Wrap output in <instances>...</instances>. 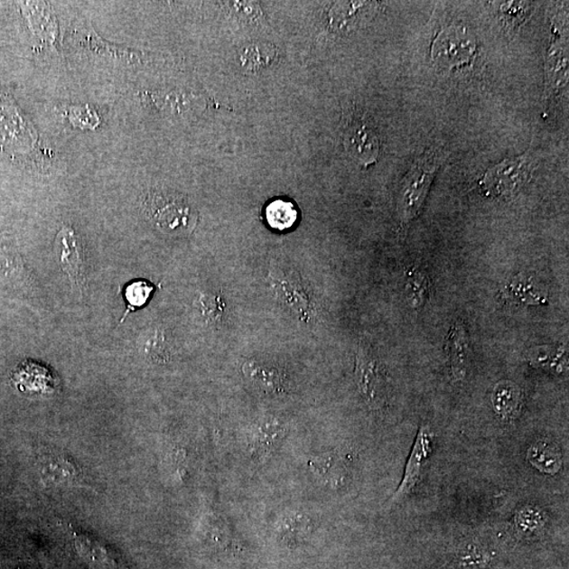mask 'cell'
Wrapping results in <instances>:
<instances>
[{"label":"cell","mask_w":569,"mask_h":569,"mask_svg":"<svg viewBox=\"0 0 569 569\" xmlns=\"http://www.w3.org/2000/svg\"><path fill=\"white\" fill-rule=\"evenodd\" d=\"M528 163L527 157L505 160L492 167L480 182V187L487 196L499 198L514 194L527 179Z\"/></svg>","instance_id":"cell-5"},{"label":"cell","mask_w":569,"mask_h":569,"mask_svg":"<svg viewBox=\"0 0 569 569\" xmlns=\"http://www.w3.org/2000/svg\"><path fill=\"white\" fill-rule=\"evenodd\" d=\"M455 563L460 569H489L492 563V555L482 543L468 541L458 548Z\"/></svg>","instance_id":"cell-19"},{"label":"cell","mask_w":569,"mask_h":569,"mask_svg":"<svg viewBox=\"0 0 569 569\" xmlns=\"http://www.w3.org/2000/svg\"><path fill=\"white\" fill-rule=\"evenodd\" d=\"M145 354L152 363H168L171 359V350L166 335L160 331L151 333L145 344Z\"/></svg>","instance_id":"cell-26"},{"label":"cell","mask_w":569,"mask_h":569,"mask_svg":"<svg viewBox=\"0 0 569 569\" xmlns=\"http://www.w3.org/2000/svg\"><path fill=\"white\" fill-rule=\"evenodd\" d=\"M405 295L409 306L419 310L425 303L429 291V278L419 266H410L405 274Z\"/></svg>","instance_id":"cell-18"},{"label":"cell","mask_w":569,"mask_h":569,"mask_svg":"<svg viewBox=\"0 0 569 569\" xmlns=\"http://www.w3.org/2000/svg\"><path fill=\"white\" fill-rule=\"evenodd\" d=\"M242 369L245 377L259 389L274 392V394H282L286 391L287 378L276 367L250 359L247 360Z\"/></svg>","instance_id":"cell-14"},{"label":"cell","mask_w":569,"mask_h":569,"mask_svg":"<svg viewBox=\"0 0 569 569\" xmlns=\"http://www.w3.org/2000/svg\"><path fill=\"white\" fill-rule=\"evenodd\" d=\"M445 155L440 151H428L417 160L402 183L398 195L397 213L403 225H408L421 212L430 187Z\"/></svg>","instance_id":"cell-1"},{"label":"cell","mask_w":569,"mask_h":569,"mask_svg":"<svg viewBox=\"0 0 569 569\" xmlns=\"http://www.w3.org/2000/svg\"><path fill=\"white\" fill-rule=\"evenodd\" d=\"M528 360L536 368L564 372L567 368V350L563 345L558 347L537 346L528 352Z\"/></svg>","instance_id":"cell-17"},{"label":"cell","mask_w":569,"mask_h":569,"mask_svg":"<svg viewBox=\"0 0 569 569\" xmlns=\"http://www.w3.org/2000/svg\"><path fill=\"white\" fill-rule=\"evenodd\" d=\"M434 433L427 425L420 427L419 434L416 435L413 452H411L405 473L398 490L391 499L392 502L400 501L413 490L420 478V472L428 455L433 451Z\"/></svg>","instance_id":"cell-8"},{"label":"cell","mask_w":569,"mask_h":569,"mask_svg":"<svg viewBox=\"0 0 569 569\" xmlns=\"http://www.w3.org/2000/svg\"><path fill=\"white\" fill-rule=\"evenodd\" d=\"M345 148L354 160L362 164L376 163L379 154L377 133L367 124H358L347 131Z\"/></svg>","instance_id":"cell-10"},{"label":"cell","mask_w":569,"mask_h":569,"mask_svg":"<svg viewBox=\"0 0 569 569\" xmlns=\"http://www.w3.org/2000/svg\"><path fill=\"white\" fill-rule=\"evenodd\" d=\"M266 219L274 229L287 230L295 224L297 210L293 202L276 200L266 208Z\"/></svg>","instance_id":"cell-21"},{"label":"cell","mask_w":569,"mask_h":569,"mask_svg":"<svg viewBox=\"0 0 569 569\" xmlns=\"http://www.w3.org/2000/svg\"><path fill=\"white\" fill-rule=\"evenodd\" d=\"M57 263L69 277L74 290L82 291L85 286L84 248L72 228L62 227L55 238Z\"/></svg>","instance_id":"cell-6"},{"label":"cell","mask_w":569,"mask_h":569,"mask_svg":"<svg viewBox=\"0 0 569 569\" xmlns=\"http://www.w3.org/2000/svg\"><path fill=\"white\" fill-rule=\"evenodd\" d=\"M446 351L454 381H463L467 376L468 367H470L471 357L470 338H468L463 322H455L449 329Z\"/></svg>","instance_id":"cell-9"},{"label":"cell","mask_w":569,"mask_h":569,"mask_svg":"<svg viewBox=\"0 0 569 569\" xmlns=\"http://www.w3.org/2000/svg\"><path fill=\"white\" fill-rule=\"evenodd\" d=\"M147 211L158 229L173 236L192 232L198 224L195 209L175 194H152L147 201Z\"/></svg>","instance_id":"cell-2"},{"label":"cell","mask_w":569,"mask_h":569,"mask_svg":"<svg viewBox=\"0 0 569 569\" xmlns=\"http://www.w3.org/2000/svg\"><path fill=\"white\" fill-rule=\"evenodd\" d=\"M356 379L360 395L372 410H382L387 406L388 379L384 367L370 350V348L359 344Z\"/></svg>","instance_id":"cell-3"},{"label":"cell","mask_w":569,"mask_h":569,"mask_svg":"<svg viewBox=\"0 0 569 569\" xmlns=\"http://www.w3.org/2000/svg\"><path fill=\"white\" fill-rule=\"evenodd\" d=\"M247 51H248V52H250L252 54L258 55V47L255 46V47L250 48V49H248ZM266 52H267V48H261V49H259V55H262V54H264ZM257 59H259V61H261V62H265L266 60H267V56H259V57L257 56ZM268 61H269V57H268Z\"/></svg>","instance_id":"cell-29"},{"label":"cell","mask_w":569,"mask_h":569,"mask_svg":"<svg viewBox=\"0 0 569 569\" xmlns=\"http://www.w3.org/2000/svg\"><path fill=\"white\" fill-rule=\"evenodd\" d=\"M40 473L46 486H79L84 480L79 464L61 453L44 454L40 460Z\"/></svg>","instance_id":"cell-7"},{"label":"cell","mask_w":569,"mask_h":569,"mask_svg":"<svg viewBox=\"0 0 569 569\" xmlns=\"http://www.w3.org/2000/svg\"><path fill=\"white\" fill-rule=\"evenodd\" d=\"M476 52V43L463 29L449 27L434 42L433 60L441 68L452 70L470 63Z\"/></svg>","instance_id":"cell-4"},{"label":"cell","mask_w":569,"mask_h":569,"mask_svg":"<svg viewBox=\"0 0 569 569\" xmlns=\"http://www.w3.org/2000/svg\"><path fill=\"white\" fill-rule=\"evenodd\" d=\"M505 299L524 303L529 306L546 305L547 291L531 275H518L505 284L502 291Z\"/></svg>","instance_id":"cell-12"},{"label":"cell","mask_w":569,"mask_h":569,"mask_svg":"<svg viewBox=\"0 0 569 569\" xmlns=\"http://www.w3.org/2000/svg\"><path fill=\"white\" fill-rule=\"evenodd\" d=\"M544 525L546 520L542 512L530 506L518 511L516 517V529L523 539L531 540L540 536Z\"/></svg>","instance_id":"cell-23"},{"label":"cell","mask_w":569,"mask_h":569,"mask_svg":"<svg viewBox=\"0 0 569 569\" xmlns=\"http://www.w3.org/2000/svg\"><path fill=\"white\" fill-rule=\"evenodd\" d=\"M523 4L518 3H508L502 5V13L505 15V19H508V22L515 23L518 21V18L522 17L521 13H525Z\"/></svg>","instance_id":"cell-28"},{"label":"cell","mask_w":569,"mask_h":569,"mask_svg":"<svg viewBox=\"0 0 569 569\" xmlns=\"http://www.w3.org/2000/svg\"><path fill=\"white\" fill-rule=\"evenodd\" d=\"M14 383L17 388L23 392H35L38 395H46L52 392L55 387V378L46 368L40 364L28 362L21 365L14 373Z\"/></svg>","instance_id":"cell-13"},{"label":"cell","mask_w":569,"mask_h":569,"mask_svg":"<svg viewBox=\"0 0 569 569\" xmlns=\"http://www.w3.org/2000/svg\"><path fill=\"white\" fill-rule=\"evenodd\" d=\"M72 534L75 547L82 558H85L88 562L98 563L100 565L113 566L117 564V561L114 560L109 550L101 546L99 542L91 539L90 536L78 534L74 530Z\"/></svg>","instance_id":"cell-20"},{"label":"cell","mask_w":569,"mask_h":569,"mask_svg":"<svg viewBox=\"0 0 569 569\" xmlns=\"http://www.w3.org/2000/svg\"><path fill=\"white\" fill-rule=\"evenodd\" d=\"M491 402L497 415L502 419H515L521 408L522 391L515 383L499 382L492 390Z\"/></svg>","instance_id":"cell-15"},{"label":"cell","mask_w":569,"mask_h":569,"mask_svg":"<svg viewBox=\"0 0 569 569\" xmlns=\"http://www.w3.org/2000/svg\"><path fill=\"white\" fill-rule=\"evenodd\" d=\"M284 435V426L280 421L272 417L259 420L249 430L250 452L258 459L267 457Z\"/></svg>","instance_id":"cell-11"},{"label":"cell","mask_w":569,"mask_h":569,"mask_svg":"<svg viewBox=\"0 0 569 569\" xmlns=\"http://www.w3.org/2000/svg\"><path fill=\"white\" fill-rule=\"evenodd\" d=\"M198 307L204 320L210 325H219L226 315L227 303L219 294H201L198 299Z\"/></svg>","instance_id":"cell-24"},{"label":"cell","mask_w":569,"mask_h":569,"mask_svg":"<svg viewBox=\"0 0 569 569\" xmlns=\"http://www.w3.org/2000/svg\"><path fill=\"white\" fill-rule=\"evenodd\" d=\"M527 461L536 470L547 474L558 472L563 463L559 447L546 440L537 441L529 447Z\"/></svg>","instance_id":"cell-16"},{"label":"cell","mask_w":569,"mask_h":569,"mask_svg":"<svg viewBox=\"0 0 569 569\" xmlns=\"http://www.w3.org/2000/svg\"><path fill=\"white\" fill-rule=\"evenodd\" d=\"M154 287L151 283L144 280L132 282L125 289V299L126 301V310L120 320L119 325L126 320L129 313L142 308L150 300L154 294Z\"/></svg>","instance_id":"cell-25"},{"label":"cell","mask_w":569,"mask_h":569,"mask_svg":"<svg viewBox=\"0 0 569 569\" xmlns=\"http://www.w3.org/2000/svg\"><path fill=\"white\" fill-rule=\"evenodd\" d=\"M548 85L552 90H558V88L564 86L567 81V48L564 44L556 43L547 61Z\"/></svg>","instance_id":"cell-22"},{"label":"cell","mask_w":569,"mask_h":569,"mask_svg":"<svg viewBox=\"0 0 569 569\" xmlns=\"http://www.w3.org/2000/svg\"><path fill=\"white\" fill-rule=\"evenodd\" d=\"M23 271V259L14 251L0 249V277L5 282L19 280Z\"/></svg>","instance_id":"cell-27"}]
</instances>
